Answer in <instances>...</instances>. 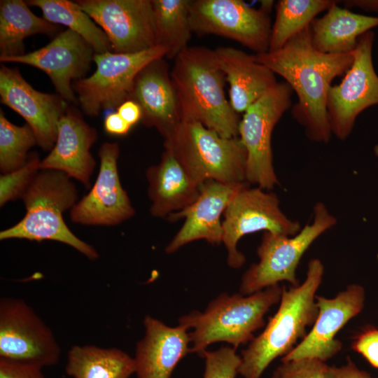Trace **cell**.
Instances as JSON below:
<instances>
[{
    "mask_svg": "<svg viewBox=\"0 0 378 378\" xmlns=\"http://www.w3.org/2000/svg\"><path fill=\"white\" fill-rule=\"evenodd\" d=\"M256 59L281 76L298 97L291 107L293 119L304 128L307 137L328 143L331 137L327 102L332 80L351 67L352 52L323 53L311 40L310 25L275 51L255 54Z\"/></svg>",
    "mask_w": 378,
    "mask_h": 378,
    "instance_id": "obj_1",
    "label": "cell"
},
{
    "mask_svg": "<svg viewBox=\"0 0 378 378\" xmlns=\"http://www.w3.org/2000/svg\"><path fill=\"white\" fill-rule=\"evenodd\" d=\"M170 77L181 120L199 122L223 137L239 136L241 119L226 99L225 75L214 50L188 46L174 59Z\"/></svg>",
    "mask_w": 378,
    "mask_h": 378,
    "instance_id": "obj_2",
    "label": "cell"
},
{
    "mask_svg": "<svg viewBox=\"0 0 378 378\" xmlns=\"http://www.w3.org/2000/svg\"><path fill=\"white\" fill-rule=\"evenodd\" d=\"M323 274L322 262L314 258L308 263L301 284L288 289L283 286L277 311L262 332L241 351L238 373L243 378H260L274 360L286 356L307 335V328L318 316L316 295Z\"/></svg>",
    "mask_w": 378,
    "mask_h": 378,
    "instance_id": "obj_3",
    "label": "cell"
},
{
    "mask_svg": "<svg viewBox=\"0 0 378 378\" xmlns=\"http://www.w3.org/2000/svg\"><path fill=\"white\" fill-rule=\"evenodd\" d=\"M283 286L276 284L250 295L221 293L203 312L180 317L189 331L191 353L202 356L211 344L224 342L234 349L249 343L265 326V316L279 302Z\"/></svg>",
    "mask_w": 378,
    "mask_h": 378,
    "instance_id": "obj_4",
    "label": "cell"
},
{
    "mask_svg": "<svg viewBox=\"0 0 378 378\" xmlns=\"http://www.w3.org/2000/svg\"><path fill=\"white\" fill-rule=\"evenodd\" d=\"M65 173L40 170L22 197L26 214L13 226L0 232V239L52 240L67 244L90 260L99 253L68 227L63 214L78 202V191Z\"/></svg>",
    "mask_w": 378,
    "mask_h": 378,
    "instance_id": "obj_5",
    "label": "cell"
},
{
    "mask_svg": "<svg viewBox=\"0 0 378 378\" xmlns=\"http://www.w3.org/2000/svg\"><path fill=\"white\" fill-rule=\"evenodd\" d=\"M164 146L200 186L246 181L247 153L239 136L223 137L199 122L181 120Z\"/></svg>",
    "mask_w": 378,
    "mask_h": 378,
    "instance_id": "obj_6",
    "label": "cell"
},
{
    "mask_svg": "<svg viewBox=\"0 0 378 378\" xmlns=\"http://www.w3.org/2000/svg\"><path fill=\"white\" fill-rule=\"evenodd\" d=\"M314 218L294 236L264 232L257 249L258 262L244 273L239 292L250 295L286 281L299 285L296 270L304 253L323 233L336 223L335 217L326 206L317 202L313 209Z\"/></svg>",
    "mask_w": 378,
    "mask_h": 378,
    "instance_id": "obj_7",
    "label": "cell"
},
{
    "mask_svg": "<svg viewBox=\"0 0 378 378\" xmlns=\"http://www.w3.org/2000/svg\"><path fill=\"white\" fill-rule=\"evenodd\" d=\"M167 52L156 46L134 53H95L94 72L73 85L83 113L96 117L102 111L117 108L130 99L137 74L152 61L165 57Z\"/></svg>",
    "mask_w": 378,
    "mask_h": 378,
    "instance_id": "obj_8",
    "label": "cell"
},
{
    "mask_svg": "<svg viewBox=\"0 0 378 378\" xmlns=\"http://www.w3.org/2000/svg\"><path fill=\"white\" fill-rule=\"evenodd\" d=\"M293 90L285 81L278 83L244 113L239 138L246 153V181L263 190L279 184L273 164L272 131L292 106Z\"/></svg>",
    "mask_w": 378,
    "mask_h": 378,
    "instance_id": "obj_9",
    "label": "cell"
},
{
    "mask_svg": "<svg viewBox=\"0 0 378 378\" xmlns=\"http://www.w3.org/2000/svg\"><path fill=\"white\" fill-rule=\"evenodd\" d=\"M223 216L222 243L227 250V263L234 269L241 267L246 261L237 246L243 236L262 230L294 236L301 230L298 221L284 214L277 196L258 187L241 188L227 205Z\"/></svg>",
    "mask_w": 378,
    "mask_h": 378,
    "instance_id": "obj_10",
    "label": "cell"
},
{
    "mask_svg": "<svg viewBox=\"0 0 378 378\" xmlns=\"http://www.w3.org/2000/svg\"><path fill=\"white\" fill-rule=\"evenodd\" d=\"M192 32L216 34L241 43L256 54L269 51L272 32L270 13L241 0H190Z\"/></svg>",
    "mask_w": 378,
    "mask_h": 378,
    "instance_id": "obj_11",
    "label": "cell"
},
{
    "mask_svg": "<svg viewBox=\"0 0 378 378\" xmlns=\"http://www.w3.org/2000/svg\"><path fill=\"white\" fill-rule=\"evenodd\" d=\"M61 349L50 328L24 300H0V359L40 368L57 364Z\"/></svg>",
    "mask_w": 378,
    "mask_h": 378,
    "instance_id": "obj_12",
    "label": "cell"
},
{
    "mask_svg": "<svg viewBox=\"0 0 378 378\" xmlns=\"http://www.w3.org/2000/svg\"><path fill=\"white\" fill-rule=\"evenodd\" d=\"M374 34L371 30L358 38L354 60L339 85L331 86L327 112L332 134L346 140L356 119L367 108L378 104V75L372 62Z\"/></svg>",
    "mask_w": 378,
    "mask_h": 378,
    "instance_id": "obj_13",
    "label": "cell"
},
{
    "mask_svg": "<svg viewBox=\"0 0 378 378\" xmlns=\"http://www.w3.org/2000/svg\"><path fill=\"white\" fill-rule=\"evenodd\" d=\"M107 36L113 52L134 53L156 46L152 0H78Z\"/></svg>",
    "mask_w": 378,
    "mask_h": 378,
    "instance_id": "obj_14",
    "label": "cell"
},
{
    "mask_svg": "<svg viewBox=\"0 0 378 378\" xmlns=\"http://www.w3.org/2000/svg\"><path fill=\"white\" fill-rule=\"evenodd\" d=\"M120 146L105 142L98 155L99 170L90 192L70 210V218L76 224L111 226L121 223L135 214L129 196L122 188L118 170Z\"/></svg>",
    "mask_w": 378,
    "mask_h": 378,
    "instance_id": "obj_15",
    "label": "cell"
},
{
    "mask_svg": "<svg viewBox=\"0 0 378 378\" xmlns=\"http://www.w3.org/2000/svg\"><path fill=\"white\" fill-rule=\"evenodd\" d=\"M95 52L90 43L67 29L59 32L46 46L22 55L2 57V63L14 62L34 66L50 78L57 94L69 104L78 103L71 85L85 77Z\"/></svg>",
    "mask_w": 378,
    "mask_h": 378,
    "instance_id": "obj_16",
    "label": "cell"
},
{
    "mask_svg": "<svg viewBox=\"0 0 378 378\" xmlns=\"http://www.w3.org/2000/svg\"><path fill=\"white\" fill-rule=\"evenodd\" d=\"M1 102L21 115L31 127L37 145L44 150L55 146L60 118L69 103L58 94L35 90L18 68L1 64L0 68Z\"/></svg>",
    "mask_w": 378,
    "mask_h": 378,
    "instance_id": "obj_17",
    "label": "cell"
},
{
    "mask_svg": "<svg viewBox=\"0 0 378 378\" xmlns=\"http://www.w3.org/2000/svg\"><path fill=\"white\" fill-rule=\"evenodd\" d=\"M365 291L359 284H350L332 298L316 295L318 316L312 330L281 361L314 358L324 362L342 348L337 332L364 308Z\"/></svg>",
    "mask_w": 378,
    "mask_h": 378,
    "instance_id": "obj_18",
    "label": "cell"
},
{
    "mask_svg": "<svg viewBox=\"0 0 378 378\" xmlns=\"http://www.w3.org/2000/svg\"><path fill=\"white\" fill-rule=\"evenodd\" d=\"M246 186L245 183L205 182L194 202L167 217L170 221L183 218L185 222L166 246L165 252L173 253L186 244L200 239L211 244L222 243L220 217L232 199Z\"/></svg>",
    "mask_w": 378,
    "mask_h": 378,
    "instance_id": "obj_19",
    "label": "cell"
},
{
    "mask_svg": "<svg viewBox=\"0 0 378 378\" xmlns=\"http://www.w3.org/2000/svg\"><path fill=\"white\" fill-rule=\"evenodd\" d=\"M97 137L96 130L84 120L77 110L69 106L59 121L54 147L41 160L40 170L62 172L89 188L96 166L90 149Z\"/></svg>",
    "mask_w": 378,
    "mask_h": 378,
    "instance_id": "obj_20",
    "label": "cell"
},
{
    "mask_svg": "<svg viewBox=\"0 0 378 378\" xmlns=\"http://www.w3.org/2000/svg\"><path fill=\"white\" fill-rule=\"evenodd\" d=\"M164 58L152 61L137 74L130 99L140 106L142 123L155 127L164 139L181 118L170 72Z\"/></svg>",
    "mask_w": 378,
    "mask_h": 378,
    "instance_id": "obj_21",
    "label": "cell"
},
{
    "mask_svg": "<svg viewBox=\"0 0 378 378\" xmlns=\"http://www.w3.org/2000/svg\"><path fill=\"white\" fill-rule=\"evenodd\" d=\"M145 333L136 346L137 378H170L178 363L191 352L188 330L178 324L167 326L147 315L143 320Z\"/></svg>",
    "mask_w": 378,
    "mask_h": 378,
    "instance_id": "obj_22",
    "label": "cell"
},
{
    "mask_svg": "<svg viewBox=\"0 0 378 378\" xmlns=\"http://www.w3.org/2000/svg\"><path fill=\"white\" fill-rule=\"evenodd\" d=\"M214 52L229 83L230 104L237 113H244L278 83L276 74L255 55L230 46L219 47Z\"/></svg>",
    "mask_w": 378,
    "mask_h": 378,
    "instance_id": "obj_23",
    "label": "cell"
},
{
    "mask_svg": "<svg viewBox=\"0 0 378 378\" xmlns=\"http://www.w3.org/2000/svg\"><path fill=\"white\" fill-rule=\"evenodd\" d=\"M148 195L150 214L168 217L190 205L198 197L201 186L189 175L171 151L164 149L160 162L148 168Z\"/></svg>",
    "mask_w": 378,
    "mask_h": 378,
    "instance_id": "obj_24",
    "label": "cell"
},
{
    "mask_svg": "<svg viewBox=\"0 0 378 378\" xmlns=\"http://www.w3.org/2000/svg\"><path fill=\"white\" fill-rule=\"evenodd\" d=\"M332 5L324 15L315 18L310 24L311 40L318 51L328 54L352 52L358 38L378 27V16L354 13Z\"/></svg>",
    "mask_w": 378,
    "mask_h": 378,
    "instance_id": "obj_25",
    "label": "cell"
},
{
    "mask_svg": "<svg viewBox=\"0 0 378 378\" xmlns=\"http://www.w3.org/2000/svg\"><path fill=\"white\" fill-rule=\"evenodd\" d=\"M59 27L36 16L22 0L0 1V57L24 54V40L37 34L55 35Z\"/></svg>",
    "mask_w": 378,
    "mask_h": 378,
    "instance_id": "obj_26",
    "label": "cell"
},
{
    "mask_svg": "<svg viewBox=\"0 0 378 378\" xmlns=\"http://www.w3.org/2000/svg\"><path fill=\"white\" fill-rule=\"evenodd\" d=\"M65 371L73 378H130L135 362L117 348L74 345L68 351Z\"/></svg>",
    "mask_w": 378,
    "mask_h": 378,
    "instance_id": "obj_27",
    "label": "cell"
},
{
    "mask_svg": "<svg viewBox=\"0 0 378 378\" xmlns=\"http://www.w3.org/2000/svg\"><path fill=\"white\" fill-rule=\"evenodd\" d=\"M26 3L28 6L38 7L47 21L57 25H64L80 35L91 45L95 53L113 52L104 31L76 1L29 0Z\"/></svg>",
    "mask_w": 378,
    "mask_h": 378,
    "instance_id": "obj_28",
    "label": "cell"
},
{
    "mask_svg": "<svg viewBox=\"0 0 378 378\" xmlns=\"http://www.w3.org/2000/svg\"><path fill=\"white\" fill-rule=\"evenodd\" d=\"M190 0H152L156 46L167 50V59H175L188 47L192 29Z\"/></svg>",
    "mask_w": 378,
    "mask_h": 378,
    "instance_id": "obj_29",
    "label": "cell"
},
{
    "mask_svg": "<svg viewBox=\"0 0 378 378\" xmlns=\"http://www.w3.org/2000/svg\"><path fill=\"white\" fill-rule=\"evenodd\" d=\"M337 2L334 0L278 1L269 51L281 48L290 39L309 26L318 13L328 10Z\"/></svg>",
    "mask_w": 378,
    "mask_h": 378,
    "instance_id": "obj_30",
    "label": "cell"
},
{
    "mask_svg": "<svg viewBox=\"0 0 378 378\" xmlns=\"http://www.w3.org/2000/svg\"><path fill=\"white\" fill-rule=\"evenodd\" d=\"M36 144V136L27 124L12 123L0 110V170L3 174L23 167L29 159V150Z\"/></svg>",
    "mask_w": 378,
    "mask_h": 378,
    "instance_id": "obj_31",
    "label": "cell"
},
{
    "mask_svg": "<svg viewBox=\"0 0 378 378\" xmlns=\"http://www.w3.org/2000/svg\"><path fill=\"white\" fill-rule=\"evenodd\" d=\"M41 160L36 152L29 154L27 163L21 168L0 177V206L22 198L40 170Z\"/></svg>",
    "mask_w": 378,
    "mask_h": 378,
    "instance_id": "obj_32",
    "label": "cell"
},
{
    "mask_svg": "<svg viewBox=\"0 0 378 378\" xmlns=\"http://www.w3.org/2000/svg\"><path fill=\"white\" fill-rule=\"evenodd\" d=\"M232 346H222L215 351H205L204 378H235L241 364V356Z\"/></svg>",
    "mask_w": 378,
    "mask_h": 378,
    "instance_id": "obj_33",
    "label": "cell"
},
{
    "mask_svg": "<svg viewBox=\"0 0 378 378\" xmlns=\"http://www.w3.org/2000/svg\"><path fill=\"white\" fill-rule=\"evenodd\" d=\"M281 364L274 372L278 378H326L329 365L314 358H302Z\"/></svg>",
    "mask_w": 378,
    "mask_h": 378,
    "instance_id": "obj_34",
    "label": "cell"
},
{
    "mask_svg": "<svg viewBox=\"0 0 378 378\" xmlns=\"http://www.w3.org/2000/svg\"><path fill=\"white\" fill-rule=\"evenodd\" d=\"M351 349L361 354L372 366L378 369V329L364 330L353 342Z\"/></svg>",
    "mask_w": 378,
    "mask_h": 378,
    "instance_id": "obj_35",
    "label": "cell"
},
{
    "mask_svg": "<svg viewBox=\"0 0 378 378\" xmlns=\"http://www.w3.org/2000/svg\"><path fill=\"white\" fill-rule=\"evenodd\" d=\"M0 378H45L42 368L0 359Z\"/></svg>",
    "mask_w": 378,
    "mask_h": 378,
    "instance_id": "obj_36",
    "label": "cell"
},
{
    "mask_svg": "<svg viewBox=\"0 0 378 378\" xmlns=\"http://www.w3.org/2000/svg\"><path fill=\"white\" fill-rule=\"evenodd\" d=\"M326 378H374L367 372L359 369L348 358L347 363L340 367L329 366Z\"/></svg>",
    "mask_w": 378,
    "mask_h": 378,
    "instance_id": "obj_37",
    "label": "cell"
},
{
    "mask_svg": "<svg viewBox=\"0 0 378 378\" xmlns=\"http://www.w3.org/2000/svg\"><path fill=\"white\" fill-rule=\"evenodd\" d=\"M104 127L105 131L110 134L123 136L129 132L132 126L116 111L110 113L105 117Z\"/></svg>",
    "mask_w": 378,
    "mask_h": 378,
    "instance_id": "obj_38",
    "label": "cell"
},
{
    "mask_svg": "<svg viewBox=\"0 0 378 378\" xmlns=\"http://www.w3.org/2000/svg\"><path fill=\"white\" fill-rule=\"evenodd\" d=\"M117 112L132 127L141 119V109L138 104L131 99L122 103Z\"/></svg>",
    "mask_w": 378,
    "mask_h": 378,
    "instance_id": "obj_39",
    "label": "cell"
},
{
    "mask_svg": "<svg viewBox=\"0 0 378 378\" xmlns=\"http://www.w3.org/2000/svg\"><path fill=\"white\" fill-rule=\"evenodd\" d=\"M340 2L348 9L358 7L366 11L378 13V0H345Z\"/></svg>",
    "mask_w": 378,
    "mask_h": 378,
    "instance_id": "obj_40",
    "label": "cell"
},
{
    "mask_svg": "<svg viewBox=\"0 0 378 378\" xmlns=\"http://www.w3.org/2000/svg\"><path fill=\"white\" fill-rule=\"evenodd\" d=\"M273 4V1H261L260 8L262 9L264 11L270 13L272 10Z\"/></svg>",
    "mask_w": 378,
    "mask_h": 378,
    "instance_id": "obj_41",
    "label": "cell"
},
{
    "mask_svg": "<svg viewBox=\"0 0 378 378\" xmlns=\"http://www.w3.org/2000/svg\"><path fill=\"white\" fill-rule=\"evenodd\" d=\"M374 154L378 156V144L376 145L374 148Z\"/></svg>",
    "mask_w": 378,
    "mask_h": 378,
    "instance_id": "obj_42",
    "label": "cell"
},
{
    "mask_svg": "<svg viewBox=\"0 0 378 378\" xmlns=\"http://www.w3.org/2000/svg\"><path fill=\"white\" fill-rule=\"evenodd\" d=\"M271 378H278L275 372H274L273 375L272 376Z\"/></svg>",
    "mask_w": 378,
    "mask_h": 378,
    "instance_id": "obj_43",
    "label": "cell"
}]
</instances>
